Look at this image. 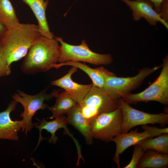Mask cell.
Masks as SVG:
<instances>
[{
	"mask_svg": "<svg viewBox=\"0 0 168 168\" xmlns=\"http://www.w3.org/2000/svg\"><path fill=\"white\" fill-rule=\"evenodd\" d=\"M61 46L54 38L40 35L33 43L21 66L23 73L33 75L47 71L58 62Z\"/></svg>",
	"mask_w": 168,
	"mask_h": 168,
	"instance_id": "1",
	"label": "cell"
},
{
	"mask_svg": "<svg viewBox=\"0 0 168 168\" xmlns=\"http://www.w3.org/2000/svg\"><path fill=\"white\" fill-rule=\"evenodd\" d=\"M38 25L20 23L8 29L0 37V46L9 66L26 55L34 42L40 36Z\"/></svg>",
	"mask_w": 168,
	"mask_h": 168,
	"instance_id": "2",
	"label": "cell"
},
{
	"mask_svg": "<svg viewBox=\"0 0 168 168\" xmlns=\"http://www.w3.org/2000/svg\"><path fill=\"white\" fill-rule=\"evenodd\" d=\"M162 68L157 78L148 88L138 93L130 92L122 95L120 98L129 104L156 101L168 105V56L163 60Z\"/></svg>",
	"mask_w": 168,
	"mask_h": 168,
	"instance_id": "3",
	"label": "cell"
},
{
	"mask_svg": "<svg viewBox=\"0 0 168 168\" xmlns=\"http://www.w3.org/2000/svg\"><path fill=\"white\" fill-rule=\"evenodd\" d=\"M60 44L61 53L58 59L59 63L68 61L83 62L96 65H107L113 61L111 55L95 53L89 48L85 40L79 45H73L64 42L62 38L54 37Z\"/></svg>",
	"mask_w": 168,
	"mask_h": 168,
	"instance_id": "4",
	"label": "cell"
},
{
	"mask_svg": "<svg viewBox=\"0 0 168 168\" xmlns=\"http://www.w3.org/2000/svg\"><path fill=\"white\" fill-rule=\"evenodd\" d=\"M119 99L92 84L91 89L79 104L82 114L89 122L101 114L117 108L119 106Z\"/></svg>",
	"mask_w": 168,
	"mask_h": 168,
	"instance_id": "5",
	"label": "cell"
},
{
	"mask_svg": "<svg viewBox=\"0 0 168 168\" xmlns=\"http://www.w3.org/2000/svg\"><path fill=\"white\" fill-rule=\"evenodd\" d=\"M56 91L54 90L50 93L47 94L45 89L37 94L30 95L17 90V93L12 96V99L20 103L23 107L24 111L20 114V116L22 118L21 124L22 130L25 132L26 135L34 127V124L32 121L33 116L37 111L48 108L49 106L44 102L54 97Z\"/></svg>",
	"mask_w": 168,
	"mask_h": 168,
	"instance_id": "6",
	"label": "cell"
},
{
	"mask_svg": "<svg viewBox=\"0 0 168 168\" xmlns=\"http://www.w3.org/2000/svg\"><path fill=\"white\" fill-rule=\"evenodd\" d=\"M123 114L119 106L115 110L101 114L91 119L89 124L93 138L106 142L122 133Z\"/></svg>",
	"mask_w": 168,
	"mask_h": 168,
	"instance_id": "7",
	"label": "cell"
},
{
	"mask_svg": "<svg viewBox=\"0 0 168 168\" xmlns=\"http://www.w3.org/2000/svg\"><path fill=\"white\" fill-rule=\"evenodd\" d=\"M161 67L160 65L152 68L145 67L139 70L138 73L133 77L108 76L103 88L113 96L119 99L122 95L130 92L139 87L147 77Z\"/></svg>",
	"mask_w": 168,
	"mask_h": 168,
	"instance_id": "8",
	"label": "cell"
},
{
	"mask_svg": "<svg viewBox=\"0 0 168 168\" xmlns=\"http://www.w3.org/2000/svg\"><path fill=\"white\" fill-rule=\"evenodd\" d=\"M119 103L123 114L122 133L128 132L138 125L157 123L164 126L168 124L167 113L151 114L136 110L121 98L119 99Z\"/></svg>",
	"mask_w": 168,
	"mask_h": 168,
	"instance_id": "9",
	"label": "cell"
},
{
	"mask_svg": "<svg viewBox=\"0 0 168 168\" xmlns=\"http://www.w3.org/2000/svg\"><path fill=\"white\" fill-rule=\"evenodd\" d=\"M132 11L133 19L138 21L144 18L151 26L156 25L158 22L167 29L168 23L163 20L154 9L153 4L148 0H120Z\"/></svg>",
	"mask_w": 168,
	"mask_h": 168,
	"instance_id": "10",
	"label": "cell"
},
{
	"mask_svg": "<svg viewBox=\"0 0 168 168\" xmlns=\"http://www.w3.org/2000/svg\"><path fill=\"white\" fill-rule=\"evenodd\" d=\"M72 67L66 74L60 78L51 81V84L64 89L77 104H80L91 89L92 84L82 85L73 81L71 78L72 75L77 72V68Z\"/></svg>",
	"mask_w": 168,
	"mask_h": 168,
	"instance_id": "11",
	"label": "cell"
},
{
	"mask_svg": "<svg viewBox=\"0 0 168 168\" xmlns=\"http://www.w3.org/2000/svg\"><path fill=\"white\" fill-rule=\"evenodd\" d=\"M38 120L40 121V122L34 124L35 127L37 128L39 132V140L35 150L39 145L40 142L43 140L48 138H44L42 137L41 132L43 130H46L51 134V136L48 141L49 142L55 144L58 139V138L55 135V133L59 129L63 128L64 129V133L70 136L74 141L77 147V154H80L81 153V147L78 142L70 133L67 127V124L65 116L63 115L55 118L54 120L49 121H48L44 119H43L41 121Z\"/></svg>",
	"mask_w": 168,
	"mask_h": 168,
	"instance_id": "12",
	"label": "cell"
},
{
	"mask_svg": "<svg viewBox=\"0 0 168 168\" xmlns=\"http://www.w3.org/2000/svg\"><path fill=\"white\" fill-rule=\"evenodd\" d=\"M18 102L13 99L6 110L0 112V139L18 140L17 132L21 128V120L13 121L10 118L11 112L16 110Z\"/></svg>",
	"mask_w": 168,
	"mask_h": 168,
	"instance_id": "13",
	"label": "cell"
},
{
	"mask_svg": "<svg viewBox=\"0 0 168 168\" xmlns=\"http://www.w3.org/2000/svg\"><path fill=\"white\" fill-rule=\"evenodd\" d=\"M138 129L130 132L121 134L115 136L112 139L116 145V150L113 159L118 168L120 167V155L129 147L137 144L144 139L149 138L148 132L144 130L139 133Z\"/></svg>",
	"mask_w": 168,
	"mask_h": 168,
	"instance_id": "14",
	"label": "cell"
},
{
	"mask_svg": "<svg viewBox=\"0 0 168 168\" xmlns=\"http://www.w3.org/2000/svg\"><path fill=\"white\" fill-rule=\"evenodd\" d=\"M74 66L85 72L90 77L92 84L96 86L103 88L105 85L107 77L110 76H115V74L109 71L103 66L93 69L80 62L68 61L64 63L56 64L54 68L58 69L64 66Z\"/></svg>",
	"mask_w": 168,
	"mask_h": 168,
	"instance_id": "15",
	"label": "cell"
},
{
	"mask_svg": "<svg viewBox=\"0 0 168 168\" xmlns=\"http://www.w3.org/2000/svg\"><path fill=\"white\" fill-rule=\"evenodd\" d=\"M31 8L37 20L39 31L41 35L49 39L54 38L49 30L46 16L48 0H21Z\"/></svg>",
	"mask_w": 168,
	"mask_h": 168,
	"instance_id": "16",
	"label": "cell"
},
{
	"mask_svg": "<svg viewBox=\"0 0 168 168\" xmlns=\"http://www.w3.org/2000/svg\"><path fill=\"white\" fill-rule=\"evenodd\" d=\"M66 121L77 129L85 138L86 142L91 145L93 137L90 130L89 122L83 115L79 104H77L67 114Z\"/></svg>",
	"mask_w": 168,
	"mask_h": 168,
	"instance_id": "17",
	"label": "cell"
},
{
	"mask_svg": "<svg viewBox=\"0 0 168 168\" xmlns=\"http://www.w3.org/2000/svg\"><path fill=\"white\" fill-rule=\"evenodd\" d=\"M54 97L56 98L55 104L48 108L52 115L47 119H53L67 114L77 104L65 91L59 93V91L56 90Z\"/></svg>",
	"mask_w": 168,
	"mask_h": 168,
	"instance_id": "18",
	"label": "cell"
},
{
	"mask_svg": "<svg viewBox=\"0 0 168 168\" xmlns=\"http://www.w3.org/2000/svg\"><path fill=\"white\" fill-rule=\"evenodd\" d=\"M168 166V154L152 149L145 151L137 165L138 168H165Z\"/></svg>",
	"mask_w": 168,
	"mask_h": 168,
	"instance_id": "19",
	"label": "cell"
},
{
	"mask_svg": "<svg viewBox=\"0 0 168 168\" xmlns=\"http://www.w3.org/2000/svg\"><path fill=\"white\" fill-rule=\"evenodd\" d=\"M0 22L7 29L20 23L10 0H0Z\"/></svg>",
	"mask_w": 168,
	"mask_h": 168,
	"instance_id": "20",
	"label": "cell"
},
{
	"mask_svg": "<svg viewBox=\"0 0 168 168\" xmlns=\"http://www.w3.org/2000/svg\"><path fill=\"white\" fill-rule=\"evenodd\" d=\"M155 138H147L137 144L145 152L152 149L159 152L168 154V133L162 134Z\"/></svg>",
	"mask_w": 168,
	"mask_h": 168,
	"instance_id": "21",
	"label": "cell"
},
{
	"mask_svg": "<svg viewBox=\"0 0 168 168\" xmlns=\"http://www.w3.org/2000/svg\"><path fill=\"white\" fill-rule=\"evenodd\" d=\"M134 149L131 160L124 168H136L138 162L143 155L145 152L139 145H134Z\"/></svg>",
	"mask_w": 168,
	"mask_h": 168,
	"instance_id": "22",
	"label": "cell"
},
{
	"mask_svg": "<svg viewBox=\"0 0 168 168\" xmlns=\"http://www.w3.org/2000/svg\"><path fill=\"white\" fill-rule=\"evenodd\" d=\"M11 72V66L8 64L0 46V77L9 76Z\"/></svg>",
	"mask_w": 168,
	"mask_h": 168,
	"instance_id": "23",
	"label": "cell"
},
{
	"mask_svg": "<svg viewBox=\"0 0 168 168\" xmlns=\"http://www.w3.org/2000/svg\"><path fill=\"white\" fill-rule=\"evenodd\" d=\"M141 128L144 130L147 131L149 135V138L156 137L164 133H168V128H159L147 125H142Z\"/></svg>",
	"mask_w": 168,
	"mask_h": 168,
	"instance_id": "24",
	"label": "cell"
},
{
	"mask_svg": "<svg viewBox=\"0 0 168 168\" xmlns=\"http://www.w3.org/2000/svg\"><path fill=\"white\" fill-rule=\"evenodd\" d=\"M158 14L163 20L168 23V0H163Z\"/></svg>",
	"mask_w": 168,
	"mask_h": 168,
	"instance_id": "25",
	"label": "cell"
},
{
	"mask_svg": "<svg viewBox=\"0 0 168 168\" xmlns=\"http://www.w3.org/2000/svg\"><path fill=\"white\" fill-rule=\"evenodd\" d=\"M152 3L155 10L159 13L161 9L162 3L164 0H148Z\"/></svg>",
	"mask_w": 168,
	"mask_h": 168,
	"instance_id": "26",
	"label": "cell"
},
{
	"mask_svg": "<svg viewBox=\"0 0 168 168\" xmlns=\"http://www.w3.org/2000/svg\"><path fill=\"white\" fill-rule=\"evenodd\" d=\"M7 28L0 22V37L7 30Z\"/></svg>",
	"mask_w": 168,
	"mask_h": 168,
	"instance_id": "27",
	"label": "cell"
}]
</instances>
